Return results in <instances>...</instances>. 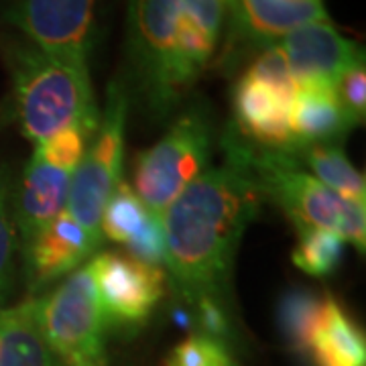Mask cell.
<instances>
[{"label": "cell", "mask_w": 366, "mask_h": 366, "mask_svg": "<svg viewBox=\"0 0 366 366\" xmlns=\"http://www.w3.org/2000/svg\"><path fill=\"white\" fill-rule=\"evenodd\" d=\"M262 194L238 161L208 169L161 216L165 267L182 297L228 303L236 250L257 218Z\"/></svg>", "instance_id": "1"}, {"label": "cell", "mask_w": 366, "mask_h": 366, "mask_svg": "<svg viewBox=\"0 0 366 366\" xmlns=\"http://www.w3.org/2000/svg\"><path fill=\"white\" fill-rule=\"evenodd\" d=\"M220 0H129L127 57L134 94L159 118L192 94L222 39Z\"/></svg>", "instance_id": "2"}, {"label": "cell", "mask_w": 366, "mask_h": 366, "mask_svg": "<svg viewBox=\"0 0 366 366\" xmlns=\"http://www.w3.org/2000/svg\"><path fill=\"white\" fill-rule=\"evenodd\" d=\"M4 59L13 84L14 117L29 141L39 144L69 127L96 132L100 108L88 69L55 59L21 35L6 41Z\"/></svg>", "instance_id": "3"}, {"label": "cell", "mask_w": 366, "mask_h": 366, "mask_svg": "<svg viewBox=\"0 0 366 366\" xmlns=\"http://www.w3.org/2000/svg\"><path fill=\"white\" fill-rule=\"evenodd\" d=\"M222 147L226 157L234 159L249 171L262 197H271L297 230H332L365 252V206L352 204L327 189L303 169L291 153L259 149L234 131L224 134Z\"/></svg>", "instance_id": "4"}, {"label": "cell", "mask_w": 366, "mask_h": 366, "mask_svg": "<svg viewBox=\"0 0 366 366\" xmlns=\"http://www.w3.org/2000/svg\"><path fill=\"white\" fill-rule=\"evenodd\" d=\"M212 144L214 120L208 106L192 104L157 144L139 155L132 189L161 218L183 189L208 171Z\"/></svg>", "instance_id": "5"}, {"label": "cell", "mask_w": 366, "mask_h": 366, "mask_svg": "<svg viewBox=\"0 0 366 366\" xmlns=\"http://www.w3.org/2000/svg\"><path fill=\"white\" fill-rule=\"evenodd\" d=\"M131 94L120 79H112L106 92L104 110L100 112L98 129L90 147L71 175L67 212L100 247V218L108 197L122 182L124 134L129 118Z\"/></svg>", "instance_id": "6"}, {"label": "cell", "mask_w": 366, "mask_h": 366, "mask_svg": "<svg viewBox=\"0 0 366 366\" xmlns=\"http://www.w3.org/2000/svg\"><path fill=\"white\" fill-rule=\"evenodd\" d=\"M43 336L61 366H108L106 326L88 267L39 297Z\"/></svg>", "instance_id": "7"}, {"label": "cell", "mask_w": 366, "mask_h": 366, "mask_svg": "<svg viewBox=\"0 0 366 366\" xmlns=\"http://www.w3.org/2000/svg\"><path fill=\"white\" fill-rule=\"evenodd\" d=\"M102 0H11L4 21L41 51L88 69Z\"/></svg>", "instance_id": "8"}, {"label": "cell", "mask_w": 366, "mask_h": 366, "mask_svg": "<svg viewBox=\"0 0 366 366\" xmlns=\"http://www.w3.org/2000/svg\"><path fill=\"white\" fill-rule=\"evenodd\" d=\"M106 332L131 334L147 324L165 293L167 274L120 252L94 254L88 264Z\"/></svg>", "instance_id": "9"}, {"label": "cell", "mask_w": 366, "mask_h": 366, "mask_svg": "<svg viewBox=\"0 0 366 366\" xmlns=\"http://www.w3.org/2000/svg\"><path fill=\"white\" fill-rule=\"evenodd\" d=\"M228 37L222 64L244 51H261L274 45L291 31L317 21H330L324 2H291V0H232L226 9Z\"/></svg>", "instance_id": "10"}, {"label": "cell", "mask_w": 366, "mask_h": 366, "mask_svg": "<svg viewBox=\"0 0 366 366\" xmlns=\"http://www.w3.org/2000/svg\"><path fill=\"white\" fill-rule=\"evenodd\" d=\"M279 47L287 57L297 88H336L342 74L356 61L365 59V51L358 43L344 37L330 21H317L291 31L279 41Z\"/></svg>", "instance_id": "11"}, {"label": "cell", "mask_w": 366, "mask_h": 366, "mask_svg": "<svg viewBox=\"0 0 366 366\" xmlns=\"http://www.w3.org/2000/svg\"><path fill=\"white\" fill-rule=\"evenodd\" d=\"M21 249L29 297H37L55 281L79 269L81 262L98 250V244L66 209L21 244Z\"/></svg>", "instance_id": "12"}, {"label": "cell", "mask_w": 366, "mask_h": 366, "mask_svg": "<svg viewBox=\"0 0 366 366\" xmlns=\"http://www.w3.org/2000/svg\"><path fill=\"white\" fill-rule=\"evenodd\" d=\"M293 100L273 86L242 74L232 90V131L259 149L293 153L297 149L289 129Z\"/></svg>", "instance_id": "13"}, {"label": "cell", "mask_w": 366, "mask_h": 366, "mask_svg": "<svg viewBox=\"0 0 366 366\" xmlns=\"http://www.w3.org/2000/svg\"><path fill=\"white\" fill-rule=\"evenodd\" d=\"M71 173L47 165L35 153L26 161L21 179L13 182V218L21 244L67 209Z\"/></svg>", "instance_id": "14"}, {"label": "cell", "mask_w": 366, "mask_h": 366, "mask_svg": "<svg viewBox=\"0 0 366 366\" xmlns=\"http://www.w3.org/2000/svg\"><path fill=\"white\" fill-rule=\"evenodd\" d=\"M354 127V120L338 100L336 88L305 86L297 90L289 117V129L297 149L314 143L338 144Z\"/></svg>", "instance_id": "15"}, {"label": "cell", "mask_w": 366, "mask_h": 366, "mask_svg": "<svg viewBox=\"0 0 366 366\" xmlns=\"http://www.w3.org/2000/svg\"><path fill=\"white\" fill-rule=\"evenodd\" d=\"M39 320V297L0 310V366H55Z\"/></svg>", "instance_id": "16"}, {"label": "cell", "mask_w": 366, "mask_h": 366, "mask_svg": "<svg viewBox=\"0 0 366 366\" xmlns=\"http://www.w3.org/2000/svg\"><path fill=\"white\" fill-rule=\"evenodd\" d=\"M307 354H312L315 366H365V334L332 297L324 300Z\"/></svg>", "instance_id": "17"}, {"label": "cell", "mask_w": 366, "mask_h": 366, "mask_svg": "<svg viewBox=\"0 0 366 366\" xmlns=\"http://www.w3.org/2000/svg\"><path fill=\"white\" fill-rule=\"evenodd\" d=\"M293 159L300 163L310 175H314L327 189L338 194L344 199L365 206L366 204V182L365 175L354 169L350 159L338 144L314 143L303 144L295 149Z\"/></svg>", "instance_id": "18"}, {"label": "cell", "mask_w": 366, "mask_h": 366, "mask_svg": "<svg viewBox=\"0 0 366 366\" xmlns=\"http://www.w3.org/2000/svg\"><path fill=\"white\" fill-rule=\"evenodd\" d=\"M324 300L326 297H317L314 291L303 287L289 289L287 293L281 295L277 305V320L281 334L295 352L307 354L310 336L322 312Z\"/></svg>", "instance_id": "19"}, {"label": "cell", "mask_w": 366, "mask_h": 366, "mask_svg": "<svg viewBox=\"0 0 366 366\" xmlns=\"http://www.w3.org/2000/svg\"><path fill=\"white\" fill-rule=\"evenodd\" d=\"M151 216L153 212L137 196L131 183L120 182L106 202L100 218V234H104L112 242L127 244Z\"/></svg>", "instance_id": "20"}, {"label": "cell", "mask_w": 366, "mask_h": 366, "mask_svg": "<svg viewBox=\"0 0 366 366\" xmlns=\"http://www.w3.org/2000/svg\"><path fill=\"white\" fill-rule=\"evenodd\" d=\"M297 238L291 259L300 271L324 279L340 267L346 249V240L340 234L322 228H305L297 230Z\"/></svg>", "instance_id": "21"}, {"label": "cell", "mask_w": 366, "mask_h": 366, "mask_svg": "<svg viewBox=\"0 0 366 366\" xmlns=\"http://www.w3.org/2000/svg\"><path fill=\"white\" fill-rule=\"evenodd\" d=\"M13 175L9 165H0V307L11 300L16 274V226L13 218Z\"/></svg>", "instance_id": "22"}, {"label": "cell", "mask_w": 366, "mask_h": 366, "mask_svg": "<svg viewBox=\"0 0 366 366\" xmlns=\"http://www.w3.org/2000/svg\"><path fill=\"white\" fill-rule=\"evenodd\" d=\"M92 137H94V131H88L84 127H69L66 131L55 132L43 143L35 144L33 153L43 159L47 165H53L57 169H64L74 175V171L78 169V165L86 155Z\"/></svg>", "instance_id": "23"}, {"label": "cell", "mask_w": 366, "mask_h": 366, "mask_svg": "<svg viewBox=\"0 0 366 366\" xmlns=\"http://www.w3.org/2000/svg\"><path fill=\"white\" fill-rule=\"evenodd\" d=\"M165 366H234L222 340L204 334L189 336L171 350Z\"/></svg>", "instance_id": "24"}, {"label": "cell", "mask_w": 366, "mask_h": 366, "mask_svg": "<svg viewBox=\"0 0 366 366\" xmlns=\"http://www.w3.org/2000/svg\"><path fill=\"white\" fill-rule=\"evenodd\" d=\"M244 74L250 76V78L273 86L274 90L283 92L291 98H295L297 90H300L297 81H295L291 69H289L287 57H285L283 49L279 47V43L269 45V47H264V49L257 53V57L252 59V64L247 67Z\"/></svg>", "instance_id": "25"}, {"label": "cell", "mask_w": 366, "mask_h": 366, "mask_svg": "<svg viewBox=\"0 0 366 366\" xmlns=\"http://www.w3.org/2000/svg\"><path fill=\"white\" fill-rule=\"evenodd\" d=\"M336 94L354 124H362L366 117V69L365 59L350 66L336 81Z\"/></svg>", "instance_id": "26"}, {"label": "cell", "mask_w": 366, "mask_h": 366, "mask_svg": "<svg viewBox=\"0 0 366 366\" xmlns=\"http://www.w3.org/2000/svg\"><path fill=\"white\" fill-rule=\"evenodd\" d=\"M127 249L132 259L144 264H153V267L165 264V234H163L161 218L153 214L143 228L127 242Z\"/></svg>", "instance_id": "27"}, {"label": "cell", "mask_w": 366, "mask_h": 366, "mask_svg": "<svg viewBox=\"0 0 366 366\" xmlns=\"http://www.w3.org/2000/svg\"><path fill=\"white\" fill-rule=\"evenodd\" d=\"M197 307V324L204 330V336L222 340L232 334L230 315L226 310V303L216 300H199Z\"/></svg>", "instance_id": "28"}, {"label": "cell", "mask_w": 366, "mask_h": 366, "mask_svg": "<svg viewBox=\"0 0 366 366\" xmlns=\"http://www.w3.org/2000/svg\"><path fill=\"white\" fill-rule=\"evenodd\" d=\"M173 317H175V322L179 324V327H192V317H189L187 312H179V310H177Z\"/></svg>", "instance_id": "29"}, {"label": "cell", "mask_w": 366, "mask_h": 366, "mask_svg": "<svg viewBox=\"0 0 366 366\" xmlns=\"http://www.w3.org/2000/svg\"><path fill=\"white\" fill-rule=\"evenodd\" d=\"M291 2H324V0H291Z\"/></svg>", "instance_id": "30"}, {"label": "cell", "mask_w": 366, "mask_h": 366, "mask_svg": "<svg viewBox=\"0 0 366 366\" xmlns=\"http://www.w3.org/2000/svg\"><path fill=\"white\" fill-rule=\"evenodd\" d=\"M220 2H222V4H224V6H226V9H228V6L232 4V0H220Z\"/></svg>", "instance_id": "31"}, {"label": "cell", "mask_w": 366, "mask_h": 366, "mask_svg": "<svg viewBox=\"0 0 366 366\" xmlns=\"http://www.w3.org/2000/svg\"><path fill=\"white\" fill-rule=\"evenodd\" d=\"M55 366H61V365H59V362H57V365H55Z\"/></svg>", "instance_id": "32"}]
</instances>
